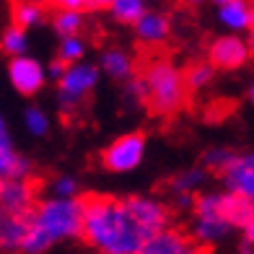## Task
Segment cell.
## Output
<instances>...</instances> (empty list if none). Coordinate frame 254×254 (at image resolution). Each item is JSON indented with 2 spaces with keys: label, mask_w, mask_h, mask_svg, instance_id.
Returning a JSON list of instances; mask_svg holds the SVG:
<instances>
[{
  "label": "cell",
  "mask_w": 254,
  "mask_h": 254,
  "mask_svg": "<svg viewBox=\"0 0 254 254\" xmlns=\"http://www.w3.org/2000/svg\"><path fill=\"white\" fill-rule=\"evenodd\" d=\"M190 252H194V244L174 228L156 231L140 249V254H190Z\"/></svg>",
  "instance_id": "obj_11"
},
{
  "label": "cell",
  "mask_w": 254,
  "mask_h": 254,
  "mask_svg": "<svg viewBox=\"0 0 254 254\" xmlns=\"http://www.w3.org/2000/svg\"><path fill=\"white\" fill-rule=\"evenodd\" d=\"M143 158H145V135L125 132L101 151V166L112 174H127V171H135L140 166Z\"/></svg>",
  "instance_id": "obj_6"
},
{
  "label": "cell",
  "mask_w": 254,
  "mask_h": 254,
  "mask_svg": "<svg viewBox=\"0 0 254 254\" xmlns=\"http://www.w3.org/2000/svg\"><path fill=\"white\" fill-rule=\"evenodd\" d=\"M192 239L200 247H215L234 231L221 213V192H205L192 205Z\"/></svg>",
  "instance_id": "obj_4"
},
{
  "label": "cell",
  "mask_w": 254,
  "mask_h": 254,
  "mask_svg": "<svg viewBox=\"0 0 254 254\" xmlns=\"http://www.w3.org/2000/svg\"><path fill=\"white\" fill-rule=\"evenodd\" d=\"M57 10H83L88 8V0H50Z\"/></svg>",
  "instance_id": "obj_28"
},
{
  "label": "cell",
  "mask_w": 254,
  "mask_h": 254,
  "mask_svg": "<svg viewBox=\"0 0 254 254\" xmlns=\"http://www.w3.org/2000/svg\"><path fill=\"white\" fill-rule=\"evenodd\" d=\"M31 226V213H10L0 207V249L21 252Z\"/></svg>",
  "instance_id": "obj_10"
},
{
  "label": "cell",
  "mask_w": 254,
  "mask_h": 254,
  "mask_svg": "<svg viewBox=\"0 0 254 254\" xmlns=\"http://www.w3.org/2000/svg\"><path fill=\"white\" fill-rule=\"evenodd\" d=\"M99 75L101 70L91 63H70L65 67L63 78L57 80V101L63 109H75L80 107L94 88L99 86Z\"/></svg>",
  "instance_id": "obj_5"
},
{
  "label": "cell",
  "mask_w": 254,
  "mask_h": 254,
  "mask_svg": "<svg viewBox=\"0 0 254 254\" xmlns=\"http://www.w3.org/2000/svg\"><path fill=\"white\" fill-rule=\"evenodd\" d=\"M221 177H223L226 190L236 192V194H244L247 200L254 202V164H247V161H241V156H236L234 164H231Z\"/></svg>",
  "instance_id": "obj_13"
},
{
  "label": "cell",
  "mask_w": 254,
  "mask_h": 254,
  "mask_svg": "<svg viewBox=\"0 0 254 254\" xmlns=\"http://www.w3.org/2000/svg\"><path fill=\"white\" fill-rule=\"evenodd\" d=\"M52 26L60 37H73L83 29V13L80 10H57L52 18Z\"/></svg>",
  "instance_id": "obj_21"
},
{
  "label": "cell",
  "mask_w": 254,
  "mask_h": 254,
  "mask_svg": "<svg viewBox=\"0 0 254 254\" xmlns=\"http://www.w3.org/2000/svg\"><path fill=\"white\" fill-rule=\"evenodd\" d=\"M10 148H13V140H10V132H8L5 117L0 114V153H3V151H10Z\"/></svg>",
  "instance_id": "obj_29"
},
{
  "label": "cell",
  "mask_w": 254,
  "mask_h": 254,
  "mask_svg": "<svg viewBox=\"0 0 254 254\" xmlns=\"http://www.w3.org/2000/svg\"><path fill=\"white\" fill-rule=\"evenodd\" d=\"M125 94L130 96L132 101H137V104H145L148 101V83H145V78L143 75L127 78V91H125Z\"/></svg>",
  "instance_id": "obj_26"
},
{
  "label": "cell",
  "mask_w": 254,
  "mask_h": 254,
  "mask_svg": "<svg viewBox=\"0 0 254 254\" xmlns=\"http://www.w3.org/2000/svg\"><path fill=\"white\" fill-rule=\"evenodd\" d=\"M153 234L135 215L130 197L88 194L83 200V231L80 239L104 254H140Z\"/></svg>",
  "instance_id": "obj_1"
},
{
  "label": "cell",
  "mask_w": 254,
  "mask_h": 254,
  "mask_svg": "<svg viewBox=\"0 0 254 254\" xmlns=\"http://www.w3.org/2000/svg\"><path fill=\"white\" fill-rule=\"evenodd\" d=\"M112 3H114V0H88L91 8H109Z\"/></svg>",
  "instance_id": "obj_32"
},
{
  "label": "cell",
  "mask_w": 254,
  "mask_h": 254,
  "mask_svg": "<svg viewBox=\"0 0 254 254\" xmlns=\"http://www.w3.org/2000/svg\"><path fill=\"white\" fill-rule=\"evenodd\" d=\"M80 231H83V200L52 194V197L34 205L31 226L21 252L42 254L60 241L80 239Z\"/></svg>",
  "instance_id": "obj_2"
},
{
  "label": "cell",
  "mask_w": 254,
  "mask_h": 254,
  "mask_svg": "<svg viewBox=\"0 0 254 254\" xmlns=\"http://www.w3.org/2000/svg\"><path fill=\"white\" fill-rule=\"evenodd\" d=\"M44 78H47V70L42 67L39 60H34L29 55H16L8 60V80L21 96L39 94L44 86Z\"/></svg>",
  "instance_id": "obj_7"
},
{
  "label": "cell",
  "mask_w": 254,
  "mask_h": 254,
  "mask_svg": "<svg viewBox=\"0 0 254 254\" xmlns=\"http://www.w3.org/2000/svg\"><path fill=\"white\" fill-rule=\"evenodd\" d=\"M249 34H252V37H254V18H252V26H249Z\"/></svg>",
  "instance_id": "obj_36"
},
{
  "label": "cell",
  "mask_w": 254,
  "mask_h": 254,
  "mask_svg": "<svg viewBox=\"0 0 254 254\" xmlns=\"http://www.w3.org/2000/svg\"><path fill=\"white\" fill-rule=\"evenodd\" d=\"M218 18L228 31H249L254 18V5L249 0H226L218 5Z\"/></svg>",
  "instance_id": "obj_14"
},
{
  "label": "cell",
  "mask_w": 254,
  "mask_h": 254,
  "mask_svg": "<svg viewBox=\"0 0 254 254\" xmlns=\"http://www.w3.org/2000/svg\"><path fill=\"white\" fill-rule=\"evenodd\" d=\"M205 179H207L205 169L192 166V169L182 171V174H177L174 179H171V190H174V192H194L197 187L205 184Z\"/></svg>",
  "instance_id": "obj_23"
},
{
  "label": "cell",
  "mask_w": 254,
  "mask_h": 254,
  "mask_svg": "<svg viewBox=\"0 0 254 254\" xmlns=\"http://www.w3.org/2000/svg\"><path fill=\"white\" fill-rule=\"evenodd\" d=\"M86 55V44L83 39L78 37V34H73V37H60V50H57V57H60L63 63H80Z\"/></svg>",
  "instance_id": "obj_25"
},
{
  "label": "cell",
  "mask_w": 254,
  "mask_h": 254,
  "mask_svg": "<svg viewBox=\"0 0 254 254\" xmlns=\"http://www.w3.org/2000/svg\"><path fill=\"white\" fill-rule=\"evenodd\" d=\"M52 194H60V197H75L78 194V182L73 177H57L52 182Z\"/></svg>",
  "instance_id": "obj_27"
},
{
  "label": "cell",
  "mask_w": 254,
  "mask_h": 254,
  "mask_svg": "<svg viewBox=\"0 0 254 254\" xmlns=\"http://www.w3.org/2000/svg\"><path fill=\"white\" fill-rule=\"evenodd\" d=\"M24 127H26L29 135L44 137V135L50 132V117H47V112L39 109V107H29L24 112Z\"/></svg>",
  "instance_id": "obj_24"
},
{
  "label": "cell",
  "mask_w": 254,
  "mask_h": 254,
  "mask_svg": "<svg viewBox=\"0 0 254 254\" xmlns=\"http://www.w3.org/2000/svg\"><path fill=\"white\" fill-rule=\"evenodd\" d=\"M221 213L234 228H244L254 218V202L247 200L244 194L226 190V192H221Z\"/></svg>",
  "instance_id": "obj_15"
},
{
  "label": "cell",
  "mask_w": 254,
  "mask_h": 254,
  "mask_svg": "<svg viewBox=\"0 0 254 254\" xmlns=\"http://www.w3.org/2000/svg\"><path fill=\"white\" fill-rule=\"evenodd\" d=\"M135 29V37L140 39L143 44H161L169 39L171 34V21L166 13H161V10H145L132 24Z\"/></svg>",
  "instance_id": "obj_12"
},
{
  "label": "cell",
  "mask_w": 254,
  "mask_h": 254,
  "mask_svg": "<svg viewBox=\"0 0 254 254\" xmlns=\"http://www.w3.org/2000/svg\"><path fill=\"white\" fill-rule=\"evenodd\" d=\"M236 153L231 151V148H223V145H215L210 151L202 153V166L210 169V171H218V174H223V171L234 164Z\"/></svg>",
  "instance_id": "obj_22"
},
{
  "label": "cell",
  "mask_w": 254,
  "mask_h": 254,
  "mask_svg": "<svg viewBox=\"0 0 254 254\" xmlns=\"http://www.w3.org/2000/svg\"><path fill=\"white\" fill-rule=\"evenodd\" d=\"M145 0H114L109 5V13L120 21V24H135L137 18L145 13Z\"/></svg>",
  "instance_id": "obj_19"
},
{
  "label": "cell",
  "mask_w": 254,
  "mask_h": 254,
  "mask_svg": "<svg viewBox=\"0 0 254 254\" xmlns=\"http://www.w3.org/2000/svg\"><path fill=\"white\" fill-rule=\"evenodd\" d=\"M182 3H187V5H200V3H205V0H182Z\"/></svg>",
  "instance_id": "obj_34"
},
{
  "label": "cell",
  "mask_w": 254,
  "mask_h": 254,
  "mask_svg": "<svg viewBox=\"0 0 254 254\" xmlns=\"http://www.w3.org/2000/svg\"><path fill=\"white\" fill-rule=\"evenodd\" d=\"M101 70L114 80H127L135 75V60L130 52H125L120 47H109L101 55Z\"/></svg>",
  "instance_id": "obj_16"
},
{
  "label": "cell",
  "mask_w": 254,
  "mask_h": 254,
  "mask_svg": "<svg viewBox=\"0 0 254 254\" xmlns=\"http://www.w3.org/2000/svg\"><path fill=\"white\" fill-rule=\"evenodd\" d=\"M213 3H215V5H221V3H226V0H213Z\"/></svg>",
  "instance_id": "obj_37"
},
{
  "label": "cell",
  "mask_w": 254,
  "mask_h": 254,
  "mask_svg": "<svg viewBox=\"0 0 254 254\" xmlns=\"http://www.w3.org/2000/svg\"><path fill=\"white\" fill-rule=\"evenodd\" d=\"M241 231H244V252H254V218Z\"/></svg>",
  "instance_id": "obj_31"
},
{
  "label": "cell",
  "mask_w": 254,
  "mask_h": 254,
  "mask_svg": "<svg viewBox=\"0 0 254 254\" xmlns=\"http://www.w3.org/2000/svg\"><path fill=\"white\" fill-rule=\"evenodd\" d=\"M13 21L24 29H34L44 21V8L39 0H18L13 5Z\"/></svg>",
  "instance_id": "obj_18"
},
{
  "label": "cell",
  "mask_w": 254,
  "mask_h": 254,
  "mask_svg": "<svg viewBox=\"0 0 254 254\" xmlns=\"http://www.w3.org/2000/svg\"><path fill=\"white\" fill-rule=\"evenodd\" d=\"M65 67H67V63H63L60 57H57V60H52V63H50V67H47V78L60 80V78H63V73H65Z\"/></svg>",
  "instance_id": "obj_30"
},
{
  "label": "cell",
  "mask_w": 254,
  "mask_h": 254,
  "mask_svg": "<svg viewBox=\"0 0 254 254\" xmlns=\"http://www.w3.org/2000/svg\"><path fill=\"white\" fill-rule=\"evenodd\" d=\"M249 42L236 37V34H226V37H218L210 50H207V60L215 65V70H239L241 65L249 60Z\"/></svg>",
  "instance_id": "obj_8"
},
{
  "label": "cell",
  "mask_w": 254,
  "mask_h": 254,
  "mask_svg": "<svg viewBox=\"0 0 254 254\" xmlns=\"http://www.w3.org/2000/svg\"><path fill=\"white\" fill-rule=\"evenodd\" d=\"M37 205V190L29 177L0 179V207L10 213H31Z\"/></svg>",
  "instance_id": "obj_9"
},
{
  "label": "cell",
  "mask_w": 254,
  "mask_h": 254,
  "mask_svg": "<svg viewBox=\"0 0 254 254\" xmlns=\"http://www.w3.org/2000/svg\"><path fill=\"white\" fill-rule=\"evenodd\" d=\"M215 75V65L207 63H194L184 70V83H187V91H202Z\"/></svg>",
  "instance_id": "obj_20"
},
{
  "label": "cell",
  "mask_w": 254,
  "mask_h": 254,
  "mask_svg": "<svg viewBox=\"0 0 254 254\" xmlns=\"http://www.w3.org/2000/svg\"><path fill=\"white\" fill-rule=\"evenodd\" d=\"M249 99H252V104H254V83H252V88H249Z\"/></svg>",
  "instance_id": "obj_35"
},
{
  "label": "cell",
  "mask_w": 254,
  "mask_h": 254,
  "mask_svg": "<svg viewBox=\"0 0 254 254\" xmlns=\"http://www.w3.org/2000/svg\"><path fill=\"white\" fill-rule=\"evenodd\" d=\"M29 29H24L21 24H10L0 31V52H5L8 57H16V55H26L29 50Z\"/></svg>",
  "instance_id": "obj_17"
},
{
  "label": "cell",
  "mask_w": 254,
  "mask_h": 254,
  "mask_svg": "<svg viewBox=\"0 0 254 254\" xmlns=\"http://www.w3.org/2000/svg\"><path fill=\"white\" fill-rule=\"evenodd\" d=\"M241 161H247V164H254V151H252V153H244V156H241Z\"/></svg>",
  "instance_id": "obj_33"
},
{
  "label": "cell",
  "mask_w": 254,
  "mask_h": 254,
  "mask_svg": "<svg viewBox=\"0 0 254 254\" xmlns=\"http://www.w3.org/2000/svg\"><path fill=\"white\" fill-rule=\"evenodd\" d=\"M143 78L148 83V109L161 117L174 114L187 96V83H184V73L169 60H153L145 65Z\"/></svg>",
  "instance_id": "obj_3"
}]
</instances>
